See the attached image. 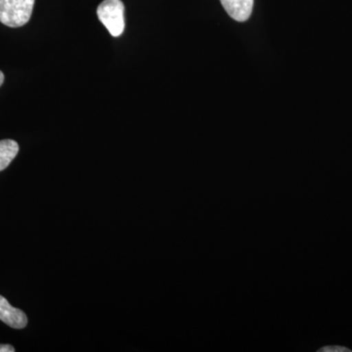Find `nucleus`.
Here are the masks:
<instances>
[{
  "mask_svg": "<svg viewBox=\"0 0 352 352\" xmlns=\"http://www.w3.org/2000/svg\"><path fill=\"white\" fill-rule=\"evenodd\" d=\"M34 0H0V22L10 28H19L31 19Z\"/></svg>",
  "mask_w": 352,
  "mask_h": 352,
  "instance_id": "1",
  "label": "nucleus"
},
{
  "mask_svg": "<svg viewBox=\"0 0 352 352\" xmlns=\"http://www.w3.org/2000/svg\"><path fill=\"white\" fill-rule=\"evenodd\" d=\"M97 16L113 36L124 31V6L122 0H104L97 8Z\"/></svg>",
  "mask_w": 352,
  "mask_h": 352,
  "instance_id": "2",
  "label": "nucleus"
},
{
  "mask_svg": "<svg viewBox=\"0 0 352 352\" xmlns=\"http://www.w3.org/2000/svg\"><path fill=\"white\" fill-rule=\"evenodd\" d=\"M0 320L14 329H23L27 326L28 317L19 308L11 307L3 296H0Z\"/></svg>",
  "mask_w": 352,
  "mask_h": 352,
  "instance_id": "3",
  "label": "nucleus"
},
{
  "mask_svg": "<svg viewBox=\"0 0 352 352\" xmlns=\"http://www.w3.org/2000/svg\"><path fill=\"white\" fill-rule=\"evenodd\" d=\"M228 15L237 22H245L251 17L254 0H220Z\"/></svg>",
  "mask_w": 352,
  "mask_h": 352,
  "instance_id": "4",
  "label": "nucleus"
},
{
  "mask_svg": "<svg viewBox=\"0 0 352 352\" xmlns=\"http://www.w3.org/2000/svg\"><path fill=\"white\" fill-rule=\"evenodd\" d=\"M19 152V145L11 139L0 141V171L6 170Z\"/></svg>",
  "mask_w": 352,
  "mask_h": 352,
  "instance_id": "5",
  "label": "nucleus"
},
{
  "mask_svg": "<svg viewBox=\"0 0 352 352\" xmlns=\"http://www.w3.org/2000/svg\"><path fill=\"white\" fill-rule=\"evenodd\" d=\"M322 352H351V349H347L346 347L338 346H326L323 347V349H320Z\"/></svg>",
  "mask_w": 352,
  "mask_h": 352,
  "instance_id": "6",
  "label": "nucleus"
},
{
  "mask_svg": "<svg viewBox=\"0 0 352 352\" xmlns=\"http://www.w3.org/2000/svg\"><path fill=\"white\" fill-rule=\"evenodd\" d=\"M15 349L10 344H0V352H14Z\"/></svg>",
  "mask_w": 352,
  "mask_h": 352,
  "instance_id": "7",
  "label": "nucleus"
},
{
  "mask_svg": "<svg viewBox=\"0 0 352 352\" xmlns=\"http://www.w3.org/2000/svg\"><path fill=\"white\" fill-rule=\"evenodd\" d=\"M4 82V75L1 71H0V87H1L2 83Z\"/></svg>",
  "mask_w": 352,
  "mask_h": 352,
  "instance_id": "8",
  "label": "nucleus"
}]
</instances>
